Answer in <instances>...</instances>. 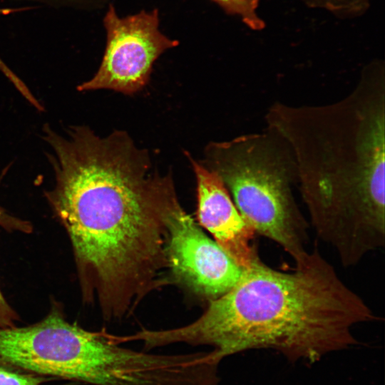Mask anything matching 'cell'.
I'll return each instance as SVG.
<instances>
[{
    "label": "cell",
    "instance_id": "cell-1",
    "mask_svg": "<svg viewBox=\"0 0 385 385\" xmlns=\"http://www.w3.org/2000/svg\"><path fill=\"white\" fill-rule=\"evenodd\" d=\"M42 130L54 174L44 196L71 242L83 301L106 319L128 316L171 283L168 223L180 205L173 179L153 171L148 151L125 131Z\"/></svg>",
    "mask_w": 385,
    "mask_h": 385
},
{
    "label": "cell",
    "instance_id": "cell-12",
    "mask_svg": "<svg viewBox=\"0 0 385 385\" xmlns=\"http://www.w3.org/2000/svg\"><path fill=\"white\" fill-rule=\"evenodd\" d=\"M6 216V212L2 207H0V223L5 219Z\"/></svg>",
    "mask_w": 385,
    "mask_h": 385
},
{
    "label": "cell",
    "instance_id": "cell-3",
    "mask_svg": "<svg viewBox=\"0 0 385 385\" xmlns=\"http://www.w3.org/2000/svg\"><path fill=\"white\" fill-rule=\"evenodd\" d=\"M376 319L315 245L291 271L274 269L258 255L196 320L146 329L142 338L148 349L178 343L208 346L220 362L247 350L270 349L292 362L313 363L357 344L354 327Z\"/></svg>",
    "mask_w": 385,
    "mask_h": 385
},
{
    "label": "cell",
    "instance_id": "cell-5",
    "mask_svg": "<svg viewBox=\"0 0 385 385\" xmlns=\"http://www.w3.org/2000/svg\"><path fill=\"white\" fill-rule=\"evenodd\" d=\"M0 366L55 379L120 385L128 367L125 347L105 330L67 319L59 302L34 324L0 327Z\"/></svg>",
    "mask_w": 385,
    "mask_h": 385
},
{
    "label": "cell",
    "instance_id": "cell-2",
    "mask_svg": "<svg viewBox=\"0 0 385 385\" xmlns=\"http://www.w3.org/2000/svg\"><path fill=\"white\" fill-rule=\"evenodd\" d=\"M295 162L317 237L344 267L385 244V68L367 65L347 96L326 105L276 102L265 114Z\"/></svg>",
    "mask_w": 385,
    "mask_h": 385
},
{
    "label": "cell",
    "instance_id": "cell-10",
    "mask_svg": "<svg viewBox=\"0 0 385 385\" xmlns=\"http://www.w3.org/2000/svg\"><path fill=\"white\" fill-rule=\"evenodd\" d=\"M56 379L0 366V385H48Z\"/></svg>",
    "mask_w": 385,
    "mask_h": 385
},
{
    "label": "cell",
    "instance_id": "cell-6",
    "mask_svg": "<svg viewBox=\"0 0 385 385\" xmlns=\"http://www.w3.org/2000/svg\"><path fill=\"white\" fill-rule=\"evenodd\" d=\"M103 23L107 40L101 63L91 79L78 86V91L135 93L148 82L158 58L178 45L159 31L157 9L120 18L111 5Z\"/></svg>",
    "mask_w": 385,
    "mask_h": 385
},
{
    "label": "cell",
    "instance_id": "cell-13",
    "mask_svg": "<svg viewBox=\"0 0 385 385\" xmlns=\"http://www.w3.org/2000/svg\"><path fill=\"white\" fill-rule=\"evenodd\" d=\"M53 1H68V2L71 1V0H53Z\"/></svg>",
    "mask_w": 385,
    "mask_h": 385
},
{
    "label": "cell",
    "instance_id": "cell-9",
    "mask_svg": "<svg viewBox=\"0 0 385 385\" xmlns=\"http://www.w3.org/2000/svg\"><path fill=\"white\" fill-rule=\"evenodd\" d=\"M227 13L239 16L242 22L253 30H261L265 22L257 14L260 0H212Z\"/></svg>",
    "mask_w": 385,
    "mask_h": 385
},
{
    "label": "cell",
    "instance_id": "cell-7",
    "mask_svg": "<svg viewBox=\"0 0 385 385\" xmlns=\"http://www.w3.org/2000/svg\"><path fill=\"white\" fill-rule=\"evenodd\" d=\"M166 253L174 279L210 302L227 292L243 270L180 205L170 217Z\"/></svg>",
    "mask_w": 385,
    "mask_h": 385
},
{
    "label": "cell",
    "instance_id": "cell-4",
    "mask_svg": "<svg viewBox=\"0 0 385 385\" xmlns=\"http://www.w3.org/2000/svg\"><path fill=\"white\" fill-rule=\"evenodd\" d=\"M201 163L220 178L255 234L278 244L294 262L306 256L309 224L292 192L294 157L281 137L266 128L209 143Z\"/></svg>",
    "mask_w": 385,
    "mask_h": 385
},
{
    "label": "cell",
    "instance_id": "cell-8",
    "mask_svg": "<svg viewBox=\"0 0 385 385\" xmlns=\"http://www.w3.org/2000/svg\"><path fill=\"white\" fill-rule=\"evenodd\" d=\"M197 185V216L218 245L241 267L258 256L253 230L245 222L217 175L188 155Z\"/></svg>",
    "mask_w": 385,
    "mask_h": 385
},
{
    "label": "cell",
    "instance_id": "cell-11",
    "mask_svg": "<svg viewBox=\"0 0 385 385\" xmlns=\"http://www.w3.org/2000/svg\"><path fill=\"white\" fill-rule=\"evenodd\" d=\"M19 321V314L6 299L0 289V327H13Z\"/></svg>",
    "mask_w": 385,
    "mask_h": 385
}]
</instances>
